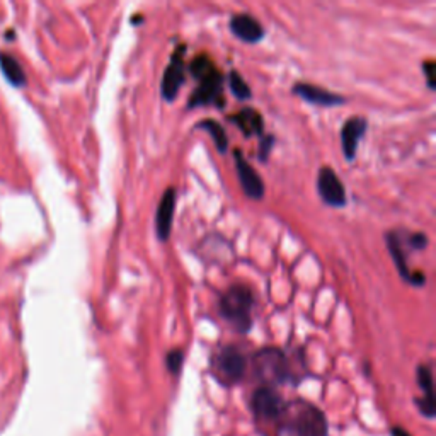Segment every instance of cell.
<instances>
[{"instance_id":"603a6c76","label":"cell","mask_w":436,"mask_h":436,"mask_svg":"<svg viewBox=\"0 0 436 436\" xmlns=\"http://www.w3.org/2000/svg\"><path fill=\"white\" fill-rule=\"evenodd\" d=\"M423 72L424 76H426V84L430 89H435V62H424L423 64Z\"/></svg>"},{"instance_id":"2e32d148","label":"cell","mask_w":436,"mask_h":436,"mask_svg":"<svg viewBox=\"0 0 436 436\" xmlns=\"http://www.w3.org/2000/svg\"><path fill=\"white\" fill-rule=\"evenodd\" d=\"M418 384L423 391V398L416 399V406L419 412L426 418L435 416V398H433V372L428 365H419L418 367Z\"/></svg>"},{"instance_id":"e0dca14e","label":"cell","mask_w":436,"mask_h":436,"mask_svg":"<svg viewBox=\"0 0 436 436\" xmlns=\"http://www.w3.org/2000/svg\"><path fill=\"white\" fill-rule=\"evenodd\" d=\"M0 69L2 73L7 77V80L13 85H24L26 73L22 70L21 64L9 53H0Z\"/></svg>"},{"instance_id":"ba28073f","label":"cell","mask_w":436,"mask_h":436,"mask_svg":"<svg viewBox=\"0 0 436 436\" xmlns=\"http://www.w3.org/2000/svg\"><path fill=\"white\" fill-rule=\"evenodd\" d=\"M317 191L325 205L332 208L346 206V190L331 167H322L317 176Z\"/></svg>"},{"instance_id":"44dd1931","label":"cell","mask_w":436,"mask_h":436,"mask_svg":"<svg viewBox=\"0 0 436 436\" xmlns=\"http://www.w3.org/2000/svg\"><path fill=\"white\" fill-rule=\"evenodd\" d=\"M274 145V136L273 135H265L259 139V152L258 157L262 160V162H268L271 150H273Z\"/></svg>"},{"instance_id":"d6986e66","label":"cell","mask_w":436,"mask_h":436,"mask_svg":"<svg viewBox=\"0 0 436 436\" xmlns=\"http://www.w3.org/2000/svg\"><path fill=\"white\" fill-rule=\"evenodd\" d=\"M227 78H229V85H230L232 94H234L237 99H241V101L251 99V96H253V90H251L249 85H247V82L244 80V77H242L241 73L237 72V70H232Z\"/></svg>"},{"instance_id":"9c48e42d","label":"cell","mask_w":436,"mask_h":436,"mask_svg":"<svg viewBox=\"0 0 436 436\" xmlns=\"http://www.w3.org/2000/svg\"><path fill=\"white\" fill-rule=\"evenodd\" d=\"M385 241H387L388 253H391L392 259H394V265L398 268L399 274L402 276V280L412 283L416 286H424L426 283V276L421 273V271H414L411 273L409 268H407V259H406V251H404L402 244V237H400L399 232L392 230L385 235Z\"/></svg>"},{"instance_id":"ac0fdd59","label":"cell","mask_w":436,"mask_h":436,"mask_svg":"<svg viewBox=\"0 0 436 436\" xmlns=\"http://www.w3.org/2000/svg\"><path fill=\"white\" fill-rule=\"evenodd\" d=\"M196 128L206 129V132L210 133L211 139H213L215 141V147H217V150L220 152V154H225V152L229 150V136H227L225 128H223L218 121L203 120L196 125Z\"/></svg>"},{"instance_id":"9a60e30c","label":"cell","mask_w":436,"mask_h":436,"mask_svg":"<svg viewBox=\"0 0 436 436\" xmlns=\"http://www.w3.org/2000/svg\"><path fill=\"white\" fill-rule=\"evenodd\" d=\"M229 120L244 133L247 139H251V136H259L261 139L262 132H265L262 115L254 108H242L241 111L230 115Z\"/></svg>"},{"instance_id":"7c38bea8","label":"cell","mask_w":436,"mask_h":436,"mask_svg":"<svg viewBox=\"0 0 436 436\" xmlns=\"http://www.w3.org/2000/svg\"><path fill=\"white\" fill-rule=\"evenodd\" d=\"M293 94L310 104L322 106V108H332V106L346 103V99L343 96H339V94H334L331 90L322 89L319 85L307 84V82H297L293 85Z\"/></svg>"},{"instance_id":"277c9868","label":"cell","mask_w":436,"mask_h":436,"mask_svg":"<svg viewBox=\"0 0 436 436\" xmlns=\"http://www.w3.org/2000/svg\"><path fill=\"white\" fill-rule=\"evenodd\" d=\"M253 307L254 293L246 285H232L218 300L220 316L241 334L253 328Z\"/></svg>"},{"instance_id":"3957f363","label":"cell","mask_w":436,"mask_h":436,"mask_svg":"<svg viewBox=\"0 0 436 436\" xmlns=\"http://www.w3.org/2000/svg\"><path fill=\"white\" fill-rule=\"evenodd\" d=\"M286 436H328V419L319 407L304 399L286 402L283 418Z\"/></svg>"},{"instance_id":"52a82bcc","label":"cell","mask_w":436,"mask_h":436,"mask_svg":"<svg viewBox=\"0 0 436 436\" xmlns=\"http://www.w3.org/2000/svg\"><path fill=\"white\" fill-rule=\"evenodd\" d=\"M184 53H186V46L179 45L174 50L171 58V64L167 65L166 72H164L162 84H160V94H162V99L167 103L178 97L181 87L184 84V78H186V69H184Z\"/></svg>"},{"instance_id":"7a4b0ae2","label":"cell","mask_w":436,"mask_h":436,"mask_svg":"<svg viewBox=\"0 0 436 436\" xmlns=\"http://www.w3.org/2000/svg\"><path fill=\"white\" fill-rule=\"evenodd\" d=\"M254 421L258 433L262 436H280L283 433V418H285L286 402L273 387L256 388L251 398Z\"/></svg>"},{"instance_id":"5b68a950","label":"cell","mask_w":436,"mask_h":436,"mask_svg":"<svg viewBox=\"0 0 436 436\" xmlns=\"http://www.w3.org/2000/svg\"><path fill=\"white\" fill-rule=\"evenodd\" d=\"M253 368L254 375L265 387L274 388L276 385H285L293 377L288 356L280 348L266 346L254 353Z\"/></svg>"},{"instance_id":"8992f818","label":"cell","mask_w":436,"mask_h":436,"mask_svg":"<svg viewBox=\"0 0 436 436\" xmlns=\"http://www.w3.org/2000/svg\"><path fill=\"white\" fill-rule=\"evenodd\" d=\"M211 367H213L215 379L225 387H230L244 379L247 360L239 348L225 346L215 355Z\"/></svg>"},{"instance_id":"7402d4cb","label":"cell","mask_w":436,"mask_h":436,"mask_svg":"<svg viewBox=\"0 0 436 436\" xmlns=\"http://www.w3.org/2000/svg\"><path fill=\"white\" fill-rule=\"evenodd\" d=\"M404 244L409 246V249L421 251L428 246V237L423 234V232H416V234H409L406 239H404Z\"/></svg>"},{"instance_id":"8fae6325","label":"cell","mask_w":436,"mask_h":436,"mask_svg":"<svg viewBox=\"0 0 436 436\" xmlns=\"http://www.w3.org/2000/svg\"><path fill=\"white\" fill-rule=\"evenodd\" d=\"M367 128L368 121L363 116L348 118L346 123L341 128V147H343V154L348 160H355L360 141L363 139Z\"/></svg>"},{"instance_id":"4fadbf2b","label":"cell","mask_w":436,"mask_h":436,"mask_svg":"<svg viewBox=\"0 0 436 436\" xmlns=\"http://www.w3.org/2000/svg\"><path fill=\"white\" fill-rule=\"evenodd\" d=\"M174 211H176V191L174 188H169V190L164 191L162 198H160L159 208H157L155 215V229L159 241L166 242L169 235H171Z\"/></svg>"},{"instance_id":"5bb4252c","label":"cell","mask_w":436,"mask_h":436,"mask_svg":"<svg viewBox=\"0 0 436 436\" xmlns=\"http://www.w3.org/2000/svg\"><path fill=\"white\" fill-rule=\"evenodd\" d=\"M230 31L234 33L235 38H239L244 43H251V45L259 43L265 36V29H262L261 22L254 15L246 13L232 15Z\"/></svg>"},{"instance_id":"ffe728a7","label":"cell","mask_w":436,"mask_h":436,"mask_svg":"<svg viewBox=\"0 0 436 436\" xmlns=\"http://www.w3.org/2000/svg\"><path fill=\"white\" fill-rule=\"evenodd\" d=\"M184 365V353L181 349H171L166 355V367L172 375H179Z\"/></svg>"},{"instance_id":"6da1fadb","label":"cell","mask_w":436,"mask_h":436,"mask_svg":"<svg viewBox=\"0 0 436 436\" xmlns=\"http://www.w3.org/2000/svg\"><path fill=\"white\" fill-rule=\"evenodd\" d=\"M191 76L199 82L198 87L192 90L188 108H199V106H225L223 97V76L206 53L192 58L190 64Z\"/></svg>"},{"instance_id":"30bf717a","label":"cell","mask_w":436,"mask_h":436,"mask_svg":"<svg viewBox=\"0 0 436 436\" xmlns=\"http://www.w3.org/2000/svg\"><path fill=\"white\" fill-rule=\"evenodd\" d=\"M234 159L244 195L251 199H262V196H265V183H262L259 172L247 162L246 157L242 155L239 148L234 150Z\"/></svg>"},{"instance_id":"cb8c5ba5","label":"cell","mask_w":436,"mask_h":436,"mask_svg":"<svg viewBox=\"0 0 436 436\" xmlns=\"http://www.w3.org/2000/svg\"><path fill=\"white\" fill-rule=\"evenodd\" d=\"M391 435L392 436H412V435H409L407 433L406 430H404V428H400V426H394L391 430Z\"/></svg>"}]
</instances>
